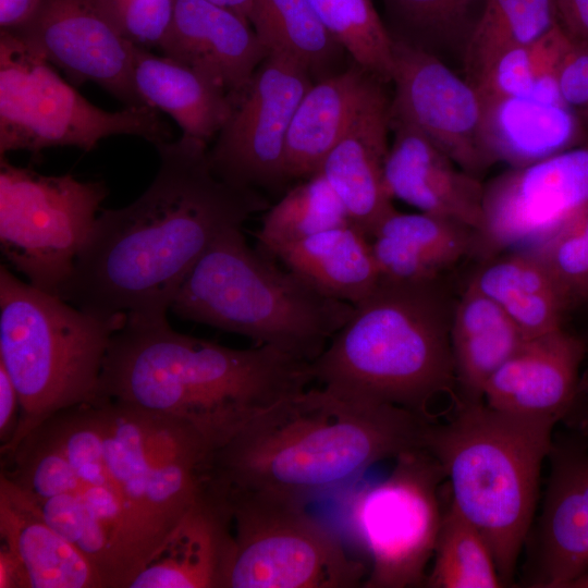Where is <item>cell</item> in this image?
<instances>
[{
  "label": "cell",
  "instance_id": "1",
  "mask_svg": "<svg viewBox=\"0 0 588 588\" xmlns=\"http://www.w3.org/2000/svg\"><path fill=\"white\" fill-rule=\"evenodd\" d=\"M211 450L187 424L98 397L50 416L1 473L93 564L128 588L196 500Z\"/></svg>",
  "mask_w": 588,
  "mask_h": 588
},
{
  "label": "cell",
  "instance_id": "2",
  "mask_svg": "<svg viewBox=\"0 0 588 588\" xmlns=\"http://www.w3.org/2000/svg\"><path fill=\"white\" fill-rule=\"evenodd\" d=\"M155 147L154 181L132 204L97 216L59 293L83 311L164 318L212 242L268 208L258 189L215 174L207 144L182 135Z\"/></svg>",
  "mask_w": 588,
  "mask_h": 588
},
{
  "label": "cell",
  "instance_id": "3",
  "mask_svg": "<svg viewBox=\"0 0 588 588\" xmlns=\"http://www.w3.org/2000/svg\"><path fill=\"white\" fill-rule=\"evenodd\" d=\"M311 382V363L278 348H231L179 333L167 317L126 318L108 345L98 397L183 421L212 452Z\"/></svg>",
  "mask_w": 588,
  "mask_h": 588
},
{
  "label": "cell",
  "instance_id": "4",
  "mask_svg": "<svg viewBox=\"0 0 588 588\" xmlns=\"http://www.w3.org/2000/svg\"><path fill=\"white\" fill-rule=\"evenodd\" d=\"M428 421L399 406L353 403L307 388L252 418L209 454L204 473L223 489L307 502L422 446Z\"/></svg>",
  "mask_w": 588,
  "mask_h": 588
},
{
  "label": "cell",
  "instance_id": "5",
  "mask_svg": "<svg viewBox=\"0 0 588 588\" xmlns=\"http://www.w3.org/2000/svg\"><path fill=\"white\" fill-rule=\"evenodd\" d=\"M453 306L439 279L381 277L311 363L314 381L342 400L390 404L430 421L434 399L450 395L458 403Z\"/></svg>",
  "mask_w": 588,
  "mask_h": 588
},
{
  "label": "cell",
  "instance_id": "6",
  "mask_svg": "<svg viewBox=\"0 0 588 588\" xmlns=\"http://www.w3.org/2000/svg\"><path fill=\"white\" fill-rule=\"evenodd\" d=\"M555 424L476 401L460 402L452 418L424 430L422 448L439 463L451 502L487 540L504 586L530 530Z\"/></svg>",
  "mask_w": 588,
  "mask_h": 588
},
{
  "label": "cell",
  "instance_id": "7",
  "mask_svg": "<svg viewBox=\"0 0 588 588\" xmlns=\"http://www.w3.org/2000/svg\"><path fill=\"white\" fill-rule=\"evenodd\" d=\"M191 320L313 363L354 305L329 297L252 249L242 228L222 232L193 267L172 305Z\"/></svg>",
  "mask_w": 588,
  "mask_h": 588
},
{
  "label": "cell",
  "instance_id": "8",
  "mask_svg": "<svg viewBox=\"0 0 588 588\" xmlns=\"http://www.w3.org/2000/svg\"><path fill=\"white\" fill-rule=\"evenodd\" d=\"M125 317L83 311L0 269V363L20 399L9 454L33 429L65 408L98 399L103 359Z\"/></svg>",
  "mask_w": 588,
  "mask_h": 588
},
{
  "label": "cell",
  "instance_id": "9",
  "mask_svg": "<svg viewBox=\"0 0 588 588\" xmlns=\"http://www.w3.org/2000/svg\"><path fill=\"white\" fill-rule=\"evenodd\" d=\"M139 136L155 146L171 132L150 106L106 111L63 81L10 30L0 32V157L72 146L93 150L106 137Z\"/></svg>",
  "mask_w": 588,
  "mask_h": 588
},
{
  "label": "cell",
  "instance_id": "10",
  "mask_svg": "<svg viewBox=\"0 0 588 588\" xmlns=\"http://www.w3.org/2000/svg\"><path fill=\"white\" fill-rule=\"evenodd\" d=\"M233 548L223 588H354L368 568L341 537L306 511V502L223 489Z\"/></svg>",
  "mask_w": 588,
  "mask_h": 588
},
{
  "label": "cell",
  "instance_id": "11",
  "mask_svg": "<svg viewBox=\"0 0 588 588\" xmlns=\"http://www.w3.org/2000/svg\"><path fill=\"white\" fill-rule=\"evenodd\" d=\"M394 460L387 478L359 487L344 504L347 529L370 562L366 588L425 586L443 516L445 478L436 458L419 446Z\"/></svg>",
  "mask_w": 588,
  "mask_h": 588
},
{
  "label": "cell",
  "instance_id": "12",
  "mask_svg": "<svg viewBox=\"0 0 588 588\" xmlns=\"http://www.w3.org/2000/svg\"><path fill=\"white\" fill-rule=\"evenodd\" d=\"M99 181L44 175L0 157V247L29 283L59 295L107 196Z\"/></svg>",
  "mask_w": 588,
  "mask_h": 588
},
{
  "label": "cell",
  "instance_id": "13",
  "mask_svg": "<svg viewBox=\"0 0 588 588\" xmlns=\"http://www.w3.org/2000/svg\"><path fill=\"white\" fill-rule=\"evenodd\" d=\"M588 212V144L511 168L485 185L473 250L485 261L534 246Z\"/></svg>",
  "mask_w": 588,
  "mask_h": 588
},
{
  "label": "cell",
  "instance_id": "14",
  "mask_svg": "<svg viewBox=\"0 0 588 588\" xmlns=\"http://www.w3.org/2000/svg\"><path fill=\"white\" fill-rule=\"evenodd\" d=\"M298 63L270 53L246 87L209 150L212 171L238 186L277 191L289 181L286 139L296 108L313 84Z\"/></svg>",
  "mask_w": 588,
  "mask_h": 588
},
{
  "label": "cell",
  "instance_id": "15",
  "mask_svg": "<svg viewBox=\"0 0 588 588\" xmlns=\"http://www.w3.org/2000/svg\"><path fill=\"white\" fill-rule=\"evenodd\" d=\"M390 119L427 136L463 170L478 176L493 161L483 134V105L466 78L433 52L394 38Z\"/></svg>",
  "mask_w": 588,
  "mask_h": 588
},
{
  "label": "cell",
  "instance_id": "16",
  "mask_svg": "<svg viewBox=\"0 0 588 588\" xmlns=\"http://www.w3.org/2000/svg\"><path fill=\"white\" fill-rule=\"evenodd\" d=\"M65 72L75 84L93 82L126 106H146L133 83L135 46L100 0H41L22 26L5 29Z\"/></svg>",
  "mask_w": 588,
  "mask_h": 588
},
{
  "label": "cell",
  "instance_id": "17",
  "mask_svg": "<svg viewBox=\"0 0 588 588\" xmlns=\"http://www.w3.org/2000/svg\"><path fill=\"white\" fill-rule=\"evenodd\" d=\"M549 460L529 584L567 588L588 571V450L576 441L553 443Z\"/></svg>",
  "mask_w": 588,
  "mask_h": 588
},
{
  "label": "cell",
  "instance_id": "18",
  "mask_svg": "<svg viewBox=\"0 0 588 588\" xmlns=\"http://www.w3.org/2000/svg\"><path fill=\"white\" fill-rule=\"evenodd\" d=\"M393 140L384 163L392 198L420 212L446 218L476 231L483 215L485 185L413 126L390 119Z\"/></svg>",
  "mask_w": 588,
  "mask_h": 588
},
{
  "label": "cell",
  "instance_id": "19",
  "mask_svg": "<svg viewBox=\"0 0 588 588\" xmlns=\"http://www.w3.org/2000/svg\"><path fill=\"white\" fill-rule=\"evenodd\" d=\"M585 353L584 341L563 328L526 340L487 381L483 401L501 412L558 422L576 401Z\"/></svg>",
  "mask_w": 588,
  "mask_h": 588
},
{
  "label": "cell",
  "instance_id": "20",
  "mask_svg": "<svg viewBox=\"0 0 588 588\" xmlns=\"http://www.w3.org/2000/svg\"><path fill=\"white\" fill-rule=\"evenodd\" d=\"M159 48L222 87L231 97L249 83L267 51L252 25L206 0H175Z\"/></svg>",
  "mask_w": 588,
  "mask_h": 588
},
{
  "label": "cell",
  "instance_id": "21",
  "mask_svg": "<svg viewBox=\"0 0 588 588\" xmlns=\"http://www.w3.org/2000/svg\"><path fill=\"white\" fill-rule=\"evenodd\" d=\"M232 548L228 500L203 474L196 500L128 588H223Z\"/></svg>",
  "mask_w": 588,
  "mask_h": 588
},
{
  "label": "cell",
  "instance_id": "22",
  "mask_svg": "<svg viewBox=\"0 0 588 588\" xmlns=\"http://www.w3.org/2000/svg\"><path fill=\"white\" fill-rule=\"evenodd\" d=\"M380 84L323 159L320 172L353 225L371 238L394 208L385 182L390 103Z\"/></svg>",
  "mask_w": 588,
  "mask_h": 588
},
{
  "label": "cell",
  "instance_id": "23",
  "mask_svg": "<svg viewBox=\"0 0 588 588\" xmlns=\"http://www.w3.org/2000/svg\"><path fill=\"white\" fill-rule=\"evenodd\" d=\"M382 83L358 65L313 83L299 101L286 139L290 180L306 179L343 136Z\"/></svg>",
  "mask_w": 588,
  "mask_h": 588
},
{
  "label": "cell",
  "instance_id": "24",
  "mask_svg": "<svg viewBox=\"0 0 588 588\" xmlns=\"http://www.w3.org/2000/svg\"><path fill=\"white\" fill-rule=\"evenodd\" d=\"M0 536L25 568L30 588H103L88 559L2 474Z\"/></svg>",
  "mask_w": 588,
  "mask_h": 588
},
{
  "label": "cell",
  "instance_id": "25",
  "mask_svg": "<svg viewBox=\"0 0 588 588\" xmlns=\"http://www.w3.org/2000/svg\"><path fill=\"white\" fill-rule=\"evenodd\" d=\"M370 242L382 278L431 281L471 253L474 231L446 218L395 210Z\"/></svg>",
  "mask_w": 588,
  "mask_h": 588
},
{
  "label": "cell",
  "instance_id": "26",
  "mask_svg": "<svg viewBox=\"0 0 588 588\" xmlns=\"http://www.w3.org/2000/svg\"><path fill=\"white\" fill-rule=\"evenodd\" d=\"M133 83L142 101L163 111L183 135L207 144L225 124L231 96L192 68L167 56L135 46Z\"/></svg>",
  "mask_w": 588,
  "mask_h": 588
},
{
  "label": "cell",
  "instance_id": "27",
  "mask_svg": "<svg viewBox=\"0 0 588 588\" xmlns=\"http://www.w3.org/2000/svg\"><path fill=\"white\" fill-rule=\"evenodd\" d=\"M483 134L493 163L517 168L580 145L583 121L563 102L510 97L483 106Z\"/></svg>",
  "mask_w": 588,
  "mask_h": 588
},
{
  "label": "cell",
  "instance_id": "28",
  "mask_svg": "<svg viewBox=\"0 0 588 588\" xmlns=\"http://www.w3.org/2000/svg\"><path fill=\"white\" fill-rule=\"evenodd\" d=\"M322 294L352 305L381 280L370 238L353 224L329 229L270 252Z\"/></svg>",
  "mask_w": 588,
  "mask_h": 588
},
{
  "label": "cell",
  "instance_id": "29",
  "mask_svg": "<svg viewBox=\"0 0 588 588\" xmlns=\"http://www.w3.org/2000/svg\"><path fill=\"white\" fill-rule=\"evenodd\" d=\"M450 341L460 403L483 401L487 381L526 339L494 301L469 283L453 306Z\"/></svg>",
  "mask_w": 588,
  "mask_h": 588
},
{
  "label": "cell",
  "instance_id": "30",
  "mask_svg": "<svg viewBox=\"0 0 588 588\" xmlns=\"http://www.w3.org/2000/svg\"><path fill=\"white\" fill-rule=\"evenodd\" d=\"M469 283L494 301L526 340L563 328L569 308L550 273L528 248L487 260Z\"/></svg>",
  "mask_w": 588,
  "mask_h": 588
},
{
  "label": "cell",
  "instance_id": "31",
  "mask_svg": "<svg viewBox=\"0 0 588 588\" xmlns=\"http://www.w3.org/2000/svg\"><path fill=\"white\" fill-rule=\"evenodd\" d=\"M248 22L267 56L291 59L317 81L335 73L334 65L345 51L308 0H253Z\"/></svg>",
  "mask_w": 588,
  "mask_h": 588
},
{
  "label": "cell",
  "instance_id": "32",
  "mask_svg": "<svg viewBox=\"0 0 588 588\" xmlns=\"http://www.w3.org/2000/svg\"><path fill=\"white\" fill-rule=\"evenodd\" d=\"M569 39L559 23L536 41L500 52L470 82L482 105L510 97L562 102L556 76Z\"/></svg>",
  "mask_w": 588,
  "mask_h": 588
},
{
  "label": "cell",
  "instance_id": "33",
  "mask_svg": "<svg viewBox=\"0 0 588 588\" xmlns=\"http://www.w3.org/2000/svg\"><path fill=\"white\" fill-rule=\"evenodd\" d=\"M555 0H485L465 44L470 83L500 52L538 40L559 24Z\"/></svg>",
  "mask_w": 588,
  "mask_h": 588
},
{
  "label": "cell",
  "instance_id": "34",
  "mask_svg": "<svg viewBox=\"0 0 588 588\" xmlns=\"http://www.w3.org/2000/svg\"><path fill=\"white\" fill-rule=\"evenodd\" d=\"M352 224L341 200L317 172L289 189L262 218L259 250L273 249L336 226Z\"/></svg>",
  "mask_w": 588,
  "mask_h": 588
},
{
  "label": "cell",
  "instance_id": "35",
  "mask_svg": "<svg viewBox=\"0 0 588 588\" xmlns=\"http://www.w3.org/2000/svg\"><path fill=\"white\" fill-rule=\"evenodd\" d=\"M427 574L430 588H498L504 586L493 553L478 528L450 502Z\"/></svg>",
  "mask_w": 588,
  "mask_h": 588
},
{
  "label": "cell",
  "instance_id": "36",
  "mask_svg": "<svg viewBox=\"0 0 588 588\" xmlns=\"http://www.w3.org/2000/svg\"><path fill=\"white\" fill-rule=\"evenodd\" d=\"M315 13L355 64L382 84L391 83L394 39L372 0H308Z\"/></svg>",
  "mask_w": 588,
  "mask_h": 588
},
{
  "label": "cell",
  "instance_id": "37",
  "mask_svg": "<svg viewBox=\"0 0 588 588\" xmlns=\"http://www.w3.org/2000/svg\"><path fill=\"white\" fill-rule=\"evenodd\" d=\"M394 38L428 50L434 42L456 36L466 41L485 0H382Z\"/></svg>",
  "mask_w": 588,
  "mask_h": 588
},
{
  "label": "cell",
  "instance_id": "38",
  "mask_svg": "<svg viewBox=\"0 0 588 588\" xmlns=\"http://www.w3.org/2000/svg\"><path fill=\"white\" fill-rule=\"evenodd\" d=\"M526 248L550 273L568 308L588 299V212Z\"/></svg>",
  "mask_w": 588,
  "mask_h": 588
},
{
  "label": "cell",
  "instance_id": "39",
  "mask_svg": "<svg viewBox=\"0 0 588 588\" xmlns=\"http://www.w3.org/2000/svg\"><path fill=\"white\" fill-rule=\"evenodd\" d=\"M121 33L134 45L159 47L172 21L175 0H100Z\"/></svg>",
  "mask_w": 588,
  "mask_h": 588
},
{
  "label": "cell",
  "instance_id": "40",
  "mask_svg": "<svg viewBox=\"0 0 588 588\" xmlns=\"http://www.w3.org/2000/svg\"><path fill=\"white\" fill-rule=\"evenodd\" d=\"M560 98L581 121L588 118V45L571 36L558 69Z\"/></svg>",
  "mask_w": 588,
  "mask_h": 588
},
{
  "label": "cell",
  "instance_id": "41",
  "mask_svg": "<svg viewBox=\"0 0 588 588\" xmlns=\"http://www.w3.org/2000/svg\"><path fill=\"white\" fill-rule=\"evenodd\" d=\"M20 399L16 388L0 363V451L12 441L20 420Z\"/></svg>",
  "mask_w": 588,
  "mask_h": 588
},
{
  "label": "cell",
  "instance_id": "42",
  "mask_svg": "<svg viewBox=\"0 0 588 588\" xmlns=\"http://www.w3.org/2000/svg\"><path fill=\"white\" fill-rule=\"evenodd\" d=\"M561 26L574 39L588 45V0H555Z\"/></svg>",
  "mask_w": 588,
  "mask_h": 588
},
{
  "label": "cell",
  "instance_id": "43",
  "mask_svg": "<svg viewBox=\"0 0 588 588\" xmlns=\"http://www.w3.org/2000/svg\"><path fill=\"white\" fill-rule=\"evenodd\" d=\"M41 0H0L1 29L24 25L36 12Z\"/></svg>",
  "mask_w": 588,
  "mask_h": 588
},
{
  "label": "cell",
  "instance_id": "44",
  "mask_svg": "<svg viewBox=\"0 0 588 588\" xmlns=\"http://www.w3.org/2000/svg\"><path fill=\"white\" fill-rule=\"evenodd\" d=\"M0 588H30L29 579L16 555L1 543Z\"/></svg>",
  "mask_w": 588,
  "mask_h": 588
},
{
  "label": "cell",
  "instance_id": "45",
  "mask_svg": "<svg viewBox=\"0 0 588 588\" xmlns=\"http://www.w3.org/2000/svg\"><path fill=\"white\" fill-rule=\"evenodd\" d=\"M221 8L228 9L246 21L249 19L253 0H206ZM249 23V22H248Z\"/></svg>",
  "mask_w": 588,
  "mask_h": 588
},
{
  "label": "cell",
  "instance_id": "46",
  "mask_svg": "<svg viewBox=\"0 0 588 588\" xmlns=\"http://www.w3.org/2000/svg\"><path fill=\"white\" fill-rule=\"evenodd\" d=\"M568 587L573 588H588V571L574 579ZM567 587V588H568Z\"/></svg>",
  "mask_w": 588,
  "mask_h": 588
},
{
  "label": "cell",
  "instance_id": "47",
  "mask_svg": "<svg viewBox=\"0 0 588 588\" xmlns=\"http://www.w3.org/2000/svg\"><path fill=\"white\" fill-rule=\"evenodd\" d=\"M585 392H586L587 397H588V376H587V379H586V382H585Z\"/></svg>",
  "mask_w": 588,
  "mask_h": 588
},
{
  "label": "cell",
  "instance_id": "48",
  "mask_svg": "<svg viewBox=\"0 0 588 588\" xmlns=\"http://www.w3.org/2000/svg\"><path fill=\"white\" fill-rule=\"evenodd\" d=\"M586 123H588V118L586 119Z\"/></svg>",
  "mask_w": 588,
  "mask_h": 588
}]
</instances>
